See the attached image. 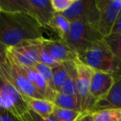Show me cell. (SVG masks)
<instances>
[{
  "mask_svg": "<svg viewBox=\"0 0 121 121\" xmlns=\"http://www.w3.org/2000/svg\"><path fill=\"white\" fill-rule=\"evenodd\" d=\"M0 108L19 118L28 110L22 96L12 85L0 79Z\"/></svg>",
  "mask_w": 121,
  "mask_h": 121,
  "instance_id": "cell-9",
  "label": "cell"
},
{
  "mask_svg": "<svg viewBox=\"0 0 121 121\" xmlns=\"http://www.w3.org/2000/svg\"><path fill=\"white\" fill-rule=\"evenodd\" d=\"M61 14L71 22H86L97 28L99 13L95 0H74L72 5Z\"/></svg>",
  "mask_w": 121,
  "mask_h": 121,
  "instance_id": "cell-7",
  "label": "cell"
},
{
  "mask_svg": "<svg viewBox=\"0 0 121 121\" xmlns=\"http://www.w3.org/2000/svg\"><path fill=\"white\" fill-rule=\"evenodd\" d=\"M52 102L53 103V104L56 107L60 108V109L81 111L80 110L79 103H78L76 98L67 95H64L62 93L57 92V91L54 92V96Z\"/></svg>",
  "mask_w": 121,
  "mask_h": 121,
  "instance_id": "cell-17",
  "label": "cell"
},
{
  "mask_svg": "<svg viewBox=\"0 0 121 121\" xmlns=\"http://www.w3.org/2000/svg\"><path fill=\"white\" fill-rule=\"evenodd\" d=\"M84 114L79 110L60 109L55 106L52 116L57 121H77Z\"/></svg>",
  "mask_w": 121,
  "mask_h": 121,
  "instance_id": "cell-20",
  "label": "cell"
},
{
  "mask_svg": "<svg viewBox=\"0 0 121 121\" xmlns=\"http://www.w3.org/2000/svg\"><path fill=\"white\" fill-rule=\"evenodd\" d=\"M0 121H20L13 113L0 108Z\"/></svg>",
  "mask_w": 121,
  "mask_h": 121,
  "instance_id": "cell-26",
  "label": "cell"
},
{
  "mask_svg": "<svg viewBox=\"0 0 121 121\" xmlns=\"http://www.w3.org/2000/svg\"><path fill=\"white\" fill-rule=\"evenodd\" d=\"M67 76V70L64 63H61L58 66L52 69V81L50 82V87L52 91H59L60 86L62 85L64 81Z\"/></svg>",
  "mask_w": 121,
  "mask_h": 121,
  "instance_id": "cell-19",
  "label": "cell"
},
{
  "mask_svg": "<svg viewBox=\"0 0 121 121\" xmlns=\"http://www.w3.org/2000/svg\"><path fill=\"white\" fill-rule=\"evenodd\" d=\"M99 19L97 30L103 37L109 35L121 13V0H95Z\"/></svg>",
  "mask_w": 121,
  "mask_h": 121,
  "instance_id": "cell-8",
  "label": "cell"
},
{
  "mask_svg": "<svg viewBox=\"0 0 121 121\" xmlns=\"http://www.w3.org/2000/svg\"><path fill=\"white\" fill-rule=\"evenodd\" d=\"M104 109H121V76H115V81L110 91L95 104L91 113Z\"/></svg>",
  "mask_w": 121,
  "mask_h": 121,
  "instance_id": "cell-12",
  "label": "cell"
},
{
  "mask_svg": "<svg viewBox=\"0 0 121 121\" xmlns=\"http://www.w3.org/2000/svg\"><path fill=\"white\" fill-rule=\"evenodd\" d=\"M0 11H1V10H0Z\"/></svg>",
  "mask_w": 121,
  "mask_h": 121,
  "instance_id": "cell-32",
  "label": "cell"
},
{
  "mask_svg": "<svg viewBox=\"0 0 121 121\" xmlns=\"http://www.w3.org/2000/svg\"><path fill=\"white\" fill-rule=\"evenodd\" d=\"M35 70L43 77V79L47 82L50 86V82L52 76V68L49 67L47 65H44L41 62H37L33 66Z\"/></svg>",
  "mask_w": 121,
  "mask_h": 121,
  "instance_id": "cell-25",
  "label": "cell"
},
{
  "mask_svg": "<svg viewBox=\"0 0 121 121\" xmlns=\"http://www.w3.org/2000/svg\"><path fill=\"white\" fill-rule=\"evenodd\" d=\"M110 34H121V13L118 17L114 27H112Z\"/></svg>",
  "mask_w": 121,
  "mask_h": 121,
  "instance_id": "cell-27",
  "label": "cell"
},
{
  "mask_svg": "<svg viewBox=\"0 0 121 121\" xmlns=\"http://www.w3.org/2000/svg\"><path fill=\"white\" fill-rule=\"evenodd\" d=\"M66 68L67 70V76L62 85L60 86L58 92L64 95L72 96L77 99L76 92V70L75 61H67L64 62Z\"/></svg>",
  "mask_w": 121,
  "mask_h": 121,
  "instance_id": "cell-15",
  "label": "cell"
},
{
  "mask_svg": "<svg viewBox=\"0 0 121 121\" xmlns=\"http://www.w3.org/2000/svg\"><path fill=\"white\" fill-rule=\"evenodd\" d=\"M74 3V0H51V4L56 13L66 12Z\"/></svg>",
  "mask_w": 121,
  "mask_h": 121,
  "instance_id": "cell-24",
  "label": "cell"
},
{
  "mask_svg": "<svg viewBox=\"0 0 121 121\" xmlns=\"http://www.w3.org/2000/svg\"><path fill=\"white\" fill-rule=\"evenodd\" d=\"M118 121H121V119H119V120H118Z\"/></svg>",
  "mask_w": 121,
  "mask_h": 121,
  "instance_id": "cell-31",
  "label": "cell"
},
{
  "mask_svg": "<svg viewBox=\"0 0 121 121\" xmlns=\"http://www.w3.org/2000/svg\"><path fill=\"white\" fill-rule=\"evenodd\" d=\"M77 121H94L92 113H85Z\"/></svg>",
  "mask_w": 121,
  "mask_h": 121,
  "instance_id": "cell-29",
  "label": "cell"
},
{
  "mask_svg": "<svg viewBox=\"0 0 121 121\" xmlns=\"http://www.w3.org/2000/svg\"><path fill=\"white\" fill-rule=\"evenodd\" d=\"M41 42L45 49L59 63L75 61L78 59L76 52L60 39L41 38Z\"/></svg>",
  "mask_w": 121,
  "mask_h": 121,
  "instance_id": "cell-10",
  "label": "cell"
},
{
  "mask_svg": "<svg viewBox=\"0 0 121 121\" xmlns=\"http://www.w3.org/2000/svg\"><path fill=\"white\" fill-rule=\"evenodd\" d=\"M116 76H121V69H120V71H119V74L117 75Z\"/></svg>",
  "mask_w": 121,
  "mask_h": 121,
  "instance_id": "cell-30",
  "label": "cell"
},
{
  "mask_svg": "<svg viewBox=\"0 0 121 121\" xmlns=\"http://www.w3.org/2000/svg\"><path fill=\"white\" fill-rule=\"evenodd\" d=\"M38 62H41L44 65H47L51 68H55L58 66L61 63L57 62L56 60L53 59V57L49 54V52L45 49L41 42V39H39V48H38Z\"/></svg>",
  "mask_w": 121,
  "mask_h": 121,
  "instance_id": "cell-22",
  "label": "cell"
},
{
  "mask_svg": "<svg viewBox=\"0 0 121 121\" xmlns=\"http://www.w3.org/2000/svg\"><path fill=\"white\" fill-rule=\"evenodd\" d=\"M22 96L28 109L44 118L52 116L53 109L55 108V105L52 102L46 99H37V98L27 97L23 95Z\"/></svg>",
  "mask_w": 121,
  "mask_h": 121,
  "instance_id": "cell-14",
  "label": "cell"
},
{
  "mask_svg": "<svg viewBox=\"0 0 121 121\" xmlns=\"http://www.w3.org/2000/svg\"><path fill=\"white\" fill-rule=\"evenodd\" d=\"M76 70V92L80 110L83 113H91L94 102L90 97L91 79L94 71L79 60H75Z\"/></svg>",
  "mask_w": 121,
  "mask_h": 121,
  "instance_id": "cell-6",
  "label": "cell"
},
{
  "mask_svg": "<svg viewBox=\"0 0 121 121\" xmlns=\"http://www.w3.org/2000/svg\"><path fill=\"white\" fill-rule=\"evenodd\" d=\"M17 66H18V68L21 70V71L25 75L26 77L29 80V81L33 85L34 87L38 91V92L43 96L44 99H47V100L52 102L55 91L51 89V87L49 86V85L47 84V82L43 79V77L36 71L35 68L28 67V66H19V65H17Z\"/></svg>",
  "mask_w": 121,
  "mask_h": 121,
  "instance_id": "cell-13",
  "label": "cell"
},
{
  "mask_svg": "<svg viewBox=\"0 0 121 121\" xmlns=\"http://www.w3.org/2000/svg\"><path fill=\"white\" fill-rule=\"evenodd\" d=\"M42 29L28 14L0 11V42L7 47H15L25 41L43 38Z\"/></svg>",
  "mask_w": 121,
  "mask_h": 121,
  "instance_id": "cell-1",
  "label": "cell"
},
{
  "mask_svg": "<svg viewBox=\"0 0 121 121\" xmlns=\"http://www.w3.org/2000/svg\"><path fill=\"white\" fill-rule=\"evenodd\" d=\"M103 41L121 66V34H109Z\"/></svg>",
  "mask_w": 121,
  "mask_h": 121,
  "instance_id": "cell-18",
  "label": "cell"
},
{
  "mask_svg": "<svg viewBox=\"0 0 121 121\" xmlns=\"http://www.w3.org/2000/svg\"><path fill=\"white\" fill-rule=\"evenodd\" d=\"M94 121H118L121 119V109H104L93 112Z\"/></svg>",
  "mask_w": 121,
  "mask_h": 121,
  "instance_id": "cell-21",
  "label": "cell"
},
{
  "mask_svg": "<svg viewBox=\"0 0 121 121\" xmlns=\"http://www.w3.org/2000/svg\"><path fill=\"white\" fill-rule=\"evenodd\" d=\"M18 119L20 121H57L52 116L44 118L42 116H40L39 114H36L33 111L30 110V109H28L22 116H20L18 118Z\"/></svg>",
  "mask_w": 121,
  "mask_h": 121,
  "instance_id": "cell-23",
  "label": "cell"
},
{
  "mask_svg": "<svg viewBox=\"0 0 121 121\" xmlns=\"http://www.w3.org/2000/svg\"><path fill=\"white\" fill-rule=\"evenodd\" d=\"M7 50L8 47L0 42V64L7 60Z\"/></svg>",
  "mask_w": 121,
  "mask_h": 121,
  "instance_id": "cell-28",
  "label": "cell"
},
{
  "mask_svg": "<svg viewBox=\"0 0 121 121\" xmlns=\"http://www.w3.org/2000/svg\"><path fill=\"white\" fill-rule=\"evenodd\" d=\"M0 79L12 85L22 95L27 97L44 99L18 66L7 58L0 64Z\"/></svg>",
  "mask_w": 121,
  "mask_h": 121,
  "instance_id": "cell-5",
  "label": "cell"
},
{
  "mask_svg": "<svg viewBox=\"0 0 121 121\" xmlns=\"http://www.w3.org/2000/svg\"><path fill=\"white\" fill-rule=\"evenodd\" d=\"M0 10L28 14L43 28L55 13L51 0H0Z\"/></svg>",
  "mask_w": 121,
  "mask_h": 121,
  "instance_id": "cell-3",
  "label": "cell"
},
{
  "mask_svg": "<svg viewBox=\"0 0 121 121\" xmlns=\"http://www.w3.org/2000/svg\"><path fill=\"white\" fill-rule=\"evenodd\" d=\"M101 36L95 26L81 22H71L69 33L63 39L79 56L93 42L102 40Z\"/></svg>",
  "mask_w": 121,
  "mask_h": 121,
  "instance_id": "cell-4",
  "label": "cell"
},
{
  "mask_svg": "<svg viewBox=\"0 0 121 121\" xmlns=\"http://www.w3.org/2000/svg\"><path fill=\"white\" fill-rule=\"evenodd\" d=\"M78 60L91 67L95 71H103L117 76L121 69V66L114 58L102 40L93 42L81 55Z\"/></svg>",
  "mask_w": 121,
  "mask_h": 121,
  "instance_id": "cell-2",
  "label": "cell"
},
{
  "mask_svg": "<svg viewBox=\"0 0 121 121\" xmlns=\"http://www.w3.org/2000/svg\"><path fill=\"white\" fill-rule=\"evenodd\" d=\"M115 81V76L112 74L103 71H95L91 79L90 97L94 102V105L98 100L106 95L112 88Z\"/></svg>",
  "mask_w": 121,
  "mask_h": 121,
  "instance_id": "cell-11",
  "label": "cell"
},
{
  "mask_svg": "<svg viewBox=\"0 0 121 121\" xmlns=\"http://www.w3.org/2000/svg\"><path fill=\"white\" fill-rule=\"evenodd\" d=\"M71 22H69L61 13H54L51 20L47 23V27L52 29L58 35L59 39L63 40L66 37L71 29Z\"/></svg>",
  "mask_w": 121,
  "mask_h": 121,
  "instance_id": "cell-16",
  "label": "cell"
}]
</instances>
